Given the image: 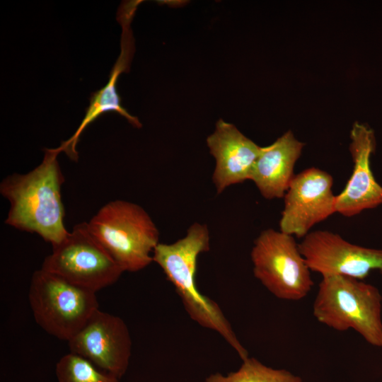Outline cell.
Returning <instances> with one entry per match:
<instances>
[{
	"label": "cell",
	"instance_id": "cell-1",
	"mask_svg": "<svg viewBox=\"0 0 382 382\" xmlns=\"http://www.w3.org/2000/svg\"><path fill=\"white\" fill-rule=\"evenodd\" d=\"M57 149H45L42 163L31 171L12 173L2 180L0 193L10 202L5 223L20 231L37 233L52 245L68 233L61 187L65 181Z\"/></svg>",
	"mask_w": 382,
	"mask_h": 382
},
{
	"label": "cell",
	"instance_id": "cell-2",
	"mask_svg": "<svg viewBox=\"0 0 382 382\" xmlns=\"http://www.w3.org/2000/svg\"><path fill=\"white\" fill-rule=\"evenodd\" d=\"M207 226L194 223L187 234L171 244L158 243L153 252V261L165 273L189 316L201 326L219 333L243 360L248 352L242 345L221 308L214 300L202 294L196 284L198 256L209 250Z\"/></svg>",
	"mask_w": 382,
	"mask_h": 382
},
{
	"label": "cell",
	"instance_id": "cell-3",
	"mask_svg": "<svg viewBox=\"0 0 382 382\" xmlns=\"http://www.w3.org/2000/svg\"><path fill=\"white\" fill-rule=\"evenodd\" d=\"M382 296L362 280L341 275L323 277L313 313L337 331L353 329L371 345L382 347Z\"/></svg>",
	"mask_w": 382,
	"mask_h": 382
},
{
	"label": "cell",
	"instance_id": "cell-4",
	"mask_svg": "<svg viewBox=\"0 0 382 382\" xmlns=\"http://www.w3.org/2000/svg\"><path fill=\"white\" fill-rule=\"evenodd\" d=\"M86 224L91 235L124 272L140 271L153 262L159 232L141 206L125 200L111 201Z\"/></svg>",
	"mask_w": 382,
	"mask_h": 382
},
{
	"label": "cell",
	"instance_id": "cell-5",
	"mask_svg": "<svg viewBox=\"0 0 382 382\" xmlns=\"http://www.w3.org/2000/svg\"><path fill=\"white\" fill-rule=\"evenodd\" d=\"M28 298L35 322L62 340H71L99 309L96 292L42 268L31 277Z\"/></svg>",
	"mask_w": 382,
	"mask_h": 382
},
{
	"label": "cell",
	"instance_id": "cell-6",
	"mask_svg": "<svg viewBox=\"0 0 382 382\" xmlns=\"http://www.w3.org/2000/svg\"><path fill=\"white\" fill-rule=\"evenodd\" d=\"M44 260L41 268L68 282L97 292L124 272L89 232L86 222L75 225Z\"/></svg>",
	"mask_w": 382,
	"mask_h": 382
},
{
	"label": "cell",
	"instance_id": "cell-7",
	"mask_svg": "<svg viewBox=\"0 0 382 382\" xmlns=\"http://www.w3.org/2000/svg\"><path fill=\"white\" fill-rule=\"evenodd\" d=\"M250 256L254 276L277 298L299 301L311 290V270L293 236L264 230L255 239Z\"/></svg>",
	"mask_w": 382,
	"mask_h": 382
},
{
	"label": "cell",
	"instance_id": "cell-8",
	"mask_svg": "<svg viewBox=\"0 0 382 382\" xmlns=\"http://www.w3.org/2000/svg\"><path fill=\"white\" fill-rule=\"evenodd\" d=\"M299 248L311 271L322 277L341 275L363 280L372 270L382 274V250L352 244L331 231L309 232Z\"/></svg>",
	"mask_w": 382,
	"mask_h": 382
},
{
	"label": "cell",
	"instance_id": "cell-9",
	"mask_svg": "<svg viewBox=\"0 0 382 382\" xmlns=\"http://www.w3.org/2000/svg\"><path fill=\"white\" fill-rule=\"evenodd\" d=\"M332 185V175L318 168L295 175L284 195L279 231L303 238L313 226L336 213Z\"/></svg>",
	"mask_w": 382,
	"mask_h": 382
},
{
	"label": "cell",
	"instance_id": "cell-10",
	"mask_svg": "<svg viewBox=\"0 0 382 382\" xmlns=\"http://www.w3.org/2000/svg\"><path fill=\"white\" fill-rule=\"evenodd\" d=\"M68 344L70 352L118 378L128 369L131 337L127 325L117 316L98 309Z\"/></svg>",
	"mask_w": 382,
	"mask_h": 382
},
{
	"label": "cell",
	"instance_id": "cell-11",
	"mask_svg": "<svg viewBox=\"0 0 382 382\" xmlns=\"http://www.w3.org/2000/svg\"><path fill=\"white\" fill-rule=\"evenodd\" d=\"M350 137L353 170L345 187L335 199V212L347 217L382 204V185L376 180L370 166L376 146L374 131L357 122Z\"/></svg>",
	"mask_w": 382,
	"mask_h": 382
},
{
	"label": "cell",
	"instance_id": "cell-12",
	"mask_svg": "<svg viewBox=\"0 0 382 382\" xmlns=\"http://www.w3.org/2000/svg\"><path fill=\"white\" fill-rule=\"evenodd\" d=\"M210 154L216 160L212 181L217 193L250 179L261 147L236 127L220 119L214 132L207 138Z\"/></svg>",
	"mask_w": 382,
	"mask_h": 382
},
{
	"label": "cell",
	"instance_id": "cell-13",
	"mask_svg": "<svg viewBox=\"0 0 382 382\" xmlns=\"http://www.w3.org/2000/svg\"><path fill=\"white\" fill-rule=\"evenodd\" d=\"M134 15L129 11H124L118 15V21L122 27L121 53L111 71L109 81L105 86L92 93L85 117L77 130L69 139L63 141L60 146L57 148L60 152L64 151L74 161H77L78 158L76 147L81 134L89 124L103 112H116L125 117L134 127L137 128L141 127L138 118L131 115L121 105V99L116 88L120 74L124 71H128L134 52V39L130 29V23Z\"/></svg>",
	"mask_w": 382,
	"mask_h": 382
},
{
	"label": "cell",
	"instance_id": "cell-14",
	"mask_svg": "<svg viewBox=\"0 0 382 382\" xmlns=\"http://www.w3.org/2000/svg\"><path fill=\"white\" fill-rule=\"evenodd\" d=\"M304 144L291 131L261 151L250 173V179L263 197L272 199L284 197L294 177V166Z\"/></svg>",
	"mask_w": 382,
	"mask_h": 382
},
{
	"label": "cell",
	"instance_id": "cell-15",
	"mask_svg": "<svg viewBox=\"0 0 382 382\" xmlns=\"http://www.w3.org/2000/svg\"><path fill=\"white\" fill-rule=\"evenodd\" d=\"M205 382H302V379L287 370L267 366L255 358L248 357L243 360L236 371L226 376L212 374Z\"/></svg>",
	"mask_w": 382,
	"mask_h": 382
},
{
	"label": "cell",
	"instance_id": "cell-16",
	"mask_svg": "<svg viewBox=\"0 0 382 382\" xmlns=\"http://www.w3.org/2000/svg\"><path fill=\"white\" fill-rule=\"evenodd\" d=\"M98 369L86 358L69 352L57 361L55 371L58 382H120L115 376Z\"/></svg>",
	"mask_w": 382,
	"mask_h": 382
}]
</instances>
